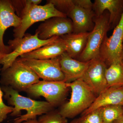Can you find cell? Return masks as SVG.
<instances>
[{"label": "cell", "instance_id": "cell-1", "mask_svg": "<svg viewBox=\"0 0 123 123\" xmlns=\"http://www.w3.org/2000/svg\"><path fill=\"white\" fill-rule=\"evenodd\" d=\"M4 98L9 105L13 107L10 116L17 117L14 123H21L29 119H35L55 110V107L47 101H38L23 97L11 87L1 86Z\"/></svg>", "mask_w": 123, "mask_h": 123}, {"label": "cell", "instance_id": "cell-2", "mask_svg": "<svg viewBox=\"0 0 123 123\" xmlns=\"http://www.w3.org/2000/svg\"><path fill=\"white\" fill-rule=\"evenodd\" d=\"M68 84L72 90L70 99L60 106L58 111L66 118H73L88 109L97 96L81 79Z\"/></svg>", "mask_w": 123, "mask_h": 123}, {"label": "cell", "instance_id": "cell-3", "mask_svg": "<svg viewBox=\"0 0 123 123\" xmlns=\"http://www.w3.org/2000/svg\"><path fill=\"white\" fill-rule=\"evenodd\" d=\"M0 83L2 86L11 87L18 92L24 91L38 83L40 78L29 66L19 57L11 66L1 71Z\"/></svg>", "mask_w": 123, "mask_h": 123}, {"label": "cell", "instance_id": "cell-4", "mask_svg": "<svg viewBox=\"0 0 123 123\" xmlns=\"http://www.w3.org/2000/svg\"><path fill=\"white\" fill-rule=\"evenodd\" d=\"M66 14L60 12L50 2L43 6L39 5L25 6L20 14V25L14 28L13 36L15 38L24 37L26 31L35 23L55 17H67Z\"/></svg>", "mask_w": 123, "mask_h": 123}, {"label": "cell", "instance_id": "cell-5", "mask_svg": "<svg viewBox=\"0 0 123 123\" xmlns=\"http://www.w3.org/2000/svg\"><path fill=\"white\" fill-rule=\"evenodd\" d=\"M94 27L90 32L86 45L78 60L84 62L100 58V51L104 38L110 28V14L105 11L93 18Z\"/></svg>", "mask_w": 123, "mask_h": 123}, {"label": "cell", "instance_id": "cell-6", "mask_svg": "<svg viewBox=\"0 0 123 123\" xmlns=\"http://www.w3.org/2000/svg\"><path fill=\"white\" fill-rule=\"evenodd\" d=\"M59 37L55 36L49 39L42 40L39 38L36 33L34 35L25 34L24 37L21 38H14L10 40L8 44L11 52L0 60V65H2L1 70H4L11 66L19 56L52 43Z\"/></svg>", "mask_w": 123, "mask_h": 123}, {"label": "cell", "instance_id": "cell-7", "mask_svg": "<svg viewBox=\"0 0 123 123\" xmlns=\"http://www.w3.org/2000/svg\"><path fill=\"white\" fill-rule=\"evenodd\" d=\"M69 88L68 84L64 81L42 80L31 86L25 92L33 98L44 97L55 108L64 103Z\"/></svg>", "mask_w": 123, "mask_h": 123}, {"label": "cell", "instance_id": "cell-8", "mask_svg": "<svg viewBox=\"0 0 123 123\" xmlns=\"http://www.w3.org/2000/svg\"><path fill=\"white\" fill-rule=\"evenodd\" d=\"M123 42V12L112 35L110 37L106 35L101 46L100 58L107 67L114 63L122 62Z\"/></svg>", "mask_w": 123, "mask_h": 123}, {"label": "cell", "instance_id": "cell-9", "mask_svg": "<svg viewBox=\"0 0 123 123\" xmlns=\"http://www.w3.org/2000/svg\"><path fill=\"white\" fill-rule=\"evenodd\" d=\"M19 58L43 80L64 81V77L61 68L59 56L47 60Z\"/></svg>", "mask_w": 123, "mask_h": 123}, {"label": "cell", "instance_id": "cell-10", "mask_svg": "<svg viewBox=\"0 0 123 123\" xmlns=\"http://www.w3.org/2000/svg\"><path fill=\"white\" fill-rule=\"evenodd\" d=\"M107 67L101 58L90 61L87 69L81 78L96 95L97 97L108 88L106 78Z\"/></svg>", "mask_w": 123, "mask_h": 123}, {"label": "cell", "instance_id": "cell-11", "mask_svg": "<svg viewBox=\"0 0 123 123\" xmlns=\"http://www.w3.org/2000/svg\"><path fill=\"white\" fill-rule=\"evenodd\" d=\"M73 33L72 21L67 17H55L44 21L36 31L38 37L42 40L55 36L61 37Z\"/></svg>", "mask_w": 123, "mask_h": 123}, {"label": "cell", "instance_id": "cell-12", "mask_svg": "<svg viewBox=\"0 0 123 123\" xmlns=\"http://www.w3.org/2000/svg\"><path fill=\"white\" fill-rule=\"evenodd\" d=\"M21 22V18L15 12L11 0H0V52L6 55L11 52L9 47L4 43V34L9 27H18Z\"/></svg>", "mask_w": 123, "mask_h": 123}, {"label": "cell", "instance_id": "cell-13", "mask_svg": "<svg viewBox=\"0 0 123 123\" xmlns=\"http://www.w3.org/2000/svg\"><path fill=\"white\" fill-rule=\"evenodd\" d=\"M62 71L64 77V81L70 83L80 79L88 68L90 61L84 62L75 59L66 52L59 56Z\"/></svg>", "mask_w": 123, "mask_h": 123}, {"label": "cell", "instance_id": "cell-14", "mask_svg": "<svg viewBox=\"0 0 123 123\" xmlns=\"http://www.w3.org/2000/svg\"><path fill=\"white\" fill-rule=\"evenodd\" d=\"M73 27V33H86L93 29L95 14L93 10L84 8L74 5L68 13Z\"/></svg>", "mask_w": 123, "mask_h": 123}, {"label": "cell", "instance_id": "cell-15", "mask_svg": "<svg viewBox=\"0 0 123 123\" xmlns=\"http://www.w3.org/2000/svg\"><path fill=\"white\" fill-rule=\"evenodd\" d=\"M109 105L123 106V86L108 87L97 96L91 105L82 113V115Z\"/></svg>", "mask_w": 123, "mask_h": 123}, {"label": "cell", "instance_id": "cell-16", "mask_svg": "<svg viewBox=\"0 0 123 123\" xmlns=\"http://www.w3.org/2000/svg\"><path fill=\"white\" fill-rule=\"evenodd\" d=\"M66 50L65 43L60 37L54 42L24 54L20 57L38 60L50 59L60 56L66 52Z\"/></svg>", "mask_w": 123, "mask_h": 123}, {"label": "cell", "instance_id": "cell-17", "mask_svg": "<svg viewBox=\"0 0 123 123\" xmlns=\"http://www.w3.org/2000/svg\"><path fill=\"white\" fill-rule=\"evenodd\" d=\"M92 10L95 17H99L107 10L110 14V24L117 25L123 12V0H95Z\"/></svg>", "mask_w": 123, "mask_h": 123}, {"label": "cell", "instance_id": "cell-18", "mask_svg": "<svg viewBox=\"0 0 123 123\" xmlns=\"http://www.w3.org/2000/svg\"><path fill=\"white\" fill-rule=\"evenodd\" d=\"M90 32L73 33L61 36L66 45V53L74 59L79 57L85 47Z\"/></svg>", "mask_w": 123, "mask_h": 123}, {"label": "cell", "instance_id": "cell-19", "mask_svg": "<svg viewBox=\"0 0 123 123\" xmlns=\"http://www.w3.org/2000/svg\"><path fill=\"white\" fill-rule=\"evenodd\" d=\"M106 78L108 87L123 86V63H114L108 66L106 71Z\"/></svg>", "mask_w": 123, "mask_h": 123}, {"label": "cell", "instance_id": "cell-20", "mask_svg": "<svg viewBox=\"0 0 123 123\" xmlns=\"http://www.w3.org/2000/svg\"><path fill=\"white\" fill-rule=\"evenodd\" d=\"M100 109L103 123H113L123 115V106L109 105Z\"/></svg>", "mask_w": 123, "mask_h": 123}, {"label": "cell", "instance_id": "cell-21", "mask_svg": "<svg viewBox=\"0 0 123 123\" xmlns=\"http://www.w3.org/2000/svg\"><path fill=\"white\" fill-rule=\"evenodd\" d=\"M38 120L40 123H69L67 118L55 110L40 116Z\"/></svg>", "mask_w": 123, "mask_h": 123}, {"label": "cell", "instance_id": "cell-22", "mask_svg": "<svg viewBox=\"0 0 123 123\" xmlns=\"http://www.w3.org/2000/svg\"><path fill=\"white\" fill-rule=\"evenodd\" d=\"M78 121L79 123H103L100 108L82 115Z\"/></svg>", "mask_w": 123, "mask_h": 123}, {"label": "cell", "instance_id": "cell-23", "mask_svg": "<svg viewBox=\"0 0 123 123\" xmlns=\"http://www.w3.org/2000/svg\"><path fill=\"white\" fill-rule=\"evenodd\" d=\"M47 1L52 3L57 10L66 15L70 9L75 5V0H49Z\"/></svg>", "mask_w": 123, "mask_h": 123}, {"label": "cell", "instance_id": "cell-24", "mask_svg": "<svg viewBox=\"0 0 123 123\" xmlns=\"http://www.w3.org/2000/svg\"><path fill=\"white\" fill-rule=\"evenodd\" d=\"M1 71V68H0V72ZM3 92L0 86V123H2L7 119V116L12 112L13 108V107L7 106L4 103Z\"/></svg>", "mask_w": 123, "mask_h": 123}, {"label": "cell", "instance_id": "cell-25", "mask_svg": "<svg viewBox=\"0 0 123 123\" xmlns=\"http://www.w3.org/2000/svg\"><path fill=\"white\" fill-rule=\"evenodd\" d=\"M21 123H40L37 119H31L23 121Z\"/></svg>", "mask_w": 123, "mask_h": 123}, {"label": "cell", "instance_id": "cell-26", "mask_svg": "<svg viewBox=\"0 0 123 123\" xmlns=\"http://www.w3.org/2000/svg\"><path fill=\"white\" fill-rule=\"evenodd\" d=\"M113 123H123V115Z\"/></svg>", "mask_w": 123, "mask_h": 123}, {"label": "cell", "instance_id": "cell-27", "mask_svg": "<svg viewBox=\"0 0 123 123\" xmlns=\"http://www.w3.org/2000/svg\"><path fill=\"white\" fill-rule=\"evenodd\" d=\"M69 123H79L78 119H75L73 120L72 121H71Z\"/></svg>", "mask_w": 123, "mask_h": 123}, {"label": "cell", "instance_id": "cell-28", "mask_svg": "<svg viewBox=\"0 0 123 123\" xmlns=\"http://www.w3.org/2000/svg\"><path fill=\"white\" fill-rule=\"evenodd\" d=\"M6 55V54L2 53V52H0V60Z\"/></svg>", "mask_w": 123, "mask_h": 123}, {"label": "cell", "instance_id": "cell-29", "mask_svg": "<svg viewBox=\"0 0 123 123\" xmlns=\"http://www.w3.org/2000/svg\"><path fill=\"white\" fill-rule=\"evenodd\" d=\"M122 62L123 63V48H122Z\"/></svg>", "mask_w": 123, "mask_h": 123}, {"label": "cell", "instance_id": "cell-30", "mask_svg": "<svg viewBox=\"0 0 123 123\" xmlns=\"http://www.w3.org/2000/svg\"></svg>", "mask_w": 123, "mask_h": 123}]
</instances>
